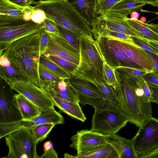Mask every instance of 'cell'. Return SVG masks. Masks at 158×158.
Instances as JSON below:
<instances>
[{
    "label": "cell",
    "instance_id": "cell-9",
    "mask_svg": "<svg viewBox=\"0 0 158 158\" xmlns=\"http://www.w3.org/2000/svg\"><path fill=\"white\" fill-rule=\"evenodd\" d=\"M64 123V117L54 107L42 110L39 115L29 120L21 119L8 123H0V139L15 131L41 124L52 123L56 125Z\"/></svg>",
    "mask_w": 158,
    "mask_h": 158
},
{
    "label": "cell",
    "instance_id": "cell-39",
    "mask_svg": "<svg viewBox=\"0 0 158 158\" xmlns=\"http://www.w3.org/2000/svg\"><path fill=\"white\" fill-rule=\"evenodd\" d=\"M134 43L138 46L144 50L158 56V49L141 39L132 37Z\"/></svg>",
    "mask_w": 158,
    "mask_h": 158
},
{
    "label": "cell",
    "instance_id": "cell-6",
    "mask_svg": "<svg viewBox=\"0 0 158 158\" xmlns=\"http://www.w3.org/2000/svg\"><path fill=\"white\" fill-rule=\"evenodd\" d=\"M9 149L5 158H39L36 151L38 143L33 137L31 128L13 132L4 137Z\"/></svg>",
    "mask_w": 158,
    "mask_h": 158
},
{
    "label": "cell",
    "instance_id": "cell-15",
    "mask_svg": "<svg viewBox=\"0 0 158 158\" xmlns=\"http://www.w3.org/2000/svg\"><path fill=\"white\" fill-rule=\"evenodd\" d=\"M48 33L49 38L46 50L43 54L57 56L77 66L80 58V53L64 38L61 34Z\"/></svg>",
    "mask_w": 158,
    "mask_h": 158
},
{
    "label": "cell",
    "instance_id": "cell-8",
    "mask_svg": "<svg viewBox=\"0 0 158 158\" xmlns=\"http://www.w3.org/2000/svg\"><path fill=\"white\" fill-rule=\"evenodd\" d=\"M132 139L138 158L158 148V119L152 116L146 120Z\"/></svg>",
    "mask_w": 158,
    "mask_h": 158
},
{
    "label": "cell",
    "instance_id": "cell-40",
    "mask_svg": "<svg viewBox=\"0 0 158 158\" xmlns=\"http://www.w3.org/2000/svg\"><path fill=\"white\" fill-rule=\"evenodd\" d=\"M42 23L44 31L52 34L60 33L57 24L52 20L46 18Z\"/></svg>",
    "mask_w": 158,
    "mask_h": 158
},
{
    "label": "cell",
    "instance_id": "cell-50",
    "mask_svg": "<svg viewBox=\"0 0 158 158\" xmlns=\"http://www.w3.org/2000/svg\"><path fill=\"white\" fill-rule=\"evenodd\" d=\"M158 158V148L146 154L143 158Z\"/></svg>",
    "mask_w": 158,
    "mask_h": 158
},
{
    "label": "cell",
    "instance_id": "cell-13",
    "mask_svg": "<svg viewBox=\"0 0 158 158\" xmlns=\"http://www.w3.org/2000/svg\"><path fill=\"white\" fill-rule=\"evenodd\" d=\"M65 80L76 90L78 95L79 103L82 105H89L95 109L105 107L103 96L93 83L72 76Z\"/></svg>",
    "mask_w": 158,
    "mask_h": 158
},
{
    "label": "cell",
    "instance_id": "cell-26",
    "mask_svg": "<svg viewBox=\"0 0 158 158\" xmlns=\"http://www.w3.org/2000/svg\"><path fill=\"white\" fill-rule=\"evenodd\" d=\"M76 158H119L113 147L108 143L92 151L75 156Z\"/></svg>",
    "mask_w": 158,
    "mask_h": 158
},
{
    "label": "cell",
    "instance_id": "cell-47",
    "mask_svg": "<svg viewBox=\"0 0 158 158\" xmlns=\"http://www.w3.org/2000/svg\"><path fill=\"white\" fill-rule=\"evenodd\" d=\"M19 6L26 7H32L35 1L33 0H9Z\"/></svg>",
    "mask_w": 158,
    "mask_h": 158
},
{
    "label": "cell",
    "instance_id": "cell-4",
    "mask_svg": "<svg viewBox=\"0 0 158 158\" xmlns=\"http://www.w3.org/2000/svg\"><path fill=\"white\" fill-rule=\"evenodd\" d=\"M79 62L71 76L88 81L95 86L104 81L102 79L103 61L98 51L95 41L80 37Z\"/></svg>",
    "mask_w": 158,
    "mask_h": 158
},
{
    "label": "cell",
    "instance_id": "cell-29",
    "mask_svg": "<svg viewBox=\"0 0 158 158\" xmlns=\"http://www.w3.org/2000/svg\"><path fill=\"white\" fill-rule=\"evenodd\" d=\"M127 20L132 27L142 35L143 39L158 41V34L144 25L143 22L128 18Z\"/></svg>",
    "mask_w": 158,
    "mask_h": 158
},
{
    "label": "cell",
    "instance_id": "cell-51",
    "mask_svg": "<svg viewBox=\"0 0 158 158\" xmlns=\"http://www.w3.org/2000/svg\"><path fill=\"white\" fill-rule=\"evenodd\" d=\"M146 4H149L152 6H158V0H137Z\"/></svg>",
    "mask_w": 158,
    "mask_h": 158
},
{
    "label": "cell",
    "instance_id": "cell-2",
    "mask_svg": "<svg viewBox=\"0 0 158 158\" xmlns=\"http://www.w3.org/2000/svg\"><path fill=\"white\" fill-rule=\"evenodd\" d=\"M40 42V33L29 35L13 42L0 52V55L7 56L27 79L41 88L43 81L39 73Z\"/></svg>",
    "mask_w": 158,
    "mask_h": 158
},
{
    "label": "cell",
    "instance_id": "cell-37",
    "mask_svg": "<svg viewBox=\"0 0 158 158\" xmlns=\"http://www.w3.org/2000/svg\"><path fill=\"white\" fill-rule=\"evenodd\" d=\"M122 0H98L96 14L100 15L109 10L115 4Z\"/></svg>",
    "mask_w": 158,
    "mask_h": 158
},
{
    "label": "cell",
    "instance_id": "cell-10",
    "mask_svg": "<svg viewBox=\"0 0 158 158\" xmlns=\"http://www.w3.org/2000/svg\"><path fill=\"white\" fill-rule=\"evenodd\" d=\"M125 17L110 10L97 15L91 25V30L101 29L123 32L132 37L143 39V36L128 23Z\"/></svg>",
    "mask_w": 158,
    "mask_h": 158
},
{
    "label": "cell",
    "instance_id": "cell-41",
    "mask_svg": "<svg viewBox=\"0 0 158 158\" xmlns=\"http://www.w3.org/2000/svg\"><path fill=\"white\" fill-rule=\"evenodd\" d=\"M46 18L44 12L39 9H35L31 16V20L39 24L42 23Z\"/></svg>",
    "mask_w": 158,
    "mask_h": 158
},
{
    "label": "cell",
    "instance_id": "cell-44",
    "mask_svg": "<svg viewBox=\"0 0 158 158\" xmlns=\"http://www.w3.org/2000/svg\"><path fill=\"white\" fill-rule=\"evenodd\" d=\"M145 51L148 58L153 66L154 71L158 73V56L148 51Z\"/></svg>",
    "mask_w": 158,
    "mask_h": 158
},
{
    "label": "cell",
    "instance_id": "cell-3",
    "mask_svg": "<svg viewBox=\"0 0 158 158\" xmlns=\"http://www.w3.org/2000/svg\"><path fill=\"white\" fill-rule=\"evenodd\" d=\"M35 9L45 13L47 18L70 31L79 37L95 41L91 26L68 1L40 0L35 1Z\"/></svg>",
    "mask_w": 158,
    "mask_h": 158
},
{
    "label": "cell",
    "instance_id": "cell-19",
    "mask_svg": "<svg viewBox=\"0 0 158 158\" xmlns=\"http://www.w3.org/2000/svg\"><path fill=\"white\" fill-rule=\"evenodd\" d=\"M107 143L115 150L119 158H138L133 139H127L116 134L105 135Z\"/></svg>",
    "mask_w": 158,
    "mask_h": 158
},
{
    "label": "cell",
    "instance_id": "cell-12",
    "mask_svg": "<svg viewBox=\"0 0 158 158\" xmlns=\"http://www.w3.org/2000/svg\"><path fill=\"white\" fill-rule=\"evenodd\" d=\"M95 42L103 61L106 62L112 67L115 68L123 66L143 68L118 49L109 40L100 38L95 40Z\"/></svg>",
    "mask_w": 158,
    "mask_h": 158
},
{
    "label": "cell",
    "instance_id": "cell-49",
    "mask_svg": "<svg viewBox=\"0 0 158 158\" xmlns=\"http://www.w3.org/2000/svg\"><path fill=\"white\" fill-rule=\"evenodd\" d=\"M143 23L146 26L158 34V24L153 23L148 24L143 22Z\"/></svg>",
    "mask_w": 158,
    "mask_h": 158
},
{
    "label": "cell",
    "instance_id": "cell-31",
    "mask_svg": "<svg viewBox=\"0 0 158 158\" xmlns=\"http://www.w3.org/2000/svg\"><path fill=\"white\" fill-rule=\"evenodd\" d=\"M40 64L44 65L64 80L70 78L71 75L44 54L40 57Z\"/></svg>",
    "mask_w": 158,
    "mask_h": 158
},
{
    "label": "cell",
    "instance_id": "cell-18",
    "mask_svg": "<svg viewBox=\"0 0 158 158\" xmlns=\"http://www.w3.org/2000/svg\"><path fill=\"white\" fill-rule=\"evenodd\" d=\"M118 49L143 68L154 71L153 66L148 58L144 50L122 42L109 40Z\"/></svg>",
    "mask_w": 158,
    "mask_h": 158
},
{
    "label": "cell",
    "instance_id": "cell-27",
    "mask_svg": "<svg viewBox=\"0 0 158 158\" xmlns=\"http://www.w3.org/2000/svg\"><path fill=\"white\" fill-rule=\"evenodd\" d=\"M96 86L104 98L105 107H111L116 108L118 102L115 89L104 81L100 83Z\"/></svg>",
    "mask_w": 158,
    "mask_h": 158
},
{
    "label": "cell",
    "instance_id": "cell-55",
    "mask_svg": "<svg viewBox=\"0 0 158 158\" xmlns=\"http://www.w3.org/2000/svg\"><path fill=\"white\" fill-rule=\"evenodd\" d=\"M154 13H155V14H156L157 15H158V12H154Z\"/></svg>",
    "mask_w": 158,
    "mask_h": 158
},
{
    "label": "cell",
    "instance_id": "cell-52",
    "mask_svg": "<svg viewBox=\"0 0 158 158\" xmlns=\"http://www.w3.org/2000/svg\"><path fill=\"white\" fill-rule=\"evenodd\" d=\"M151 45L152 46L156 47L158 49V41L142 39Z\"/></svg>",
    "mask_w": 158,
    "mask_h": 158
},
{
    "label": "cell",
    "instance_id": "cell-25",
    "mask_svg": "<svg viewBox=\"0 0 158 158\" xmlns=\"http://www.w3.org/2000/svg\"><path fill=\"white\" fill-rule=\"evenodd\" d=\"M35 9L34 6L31 8L24 7L9 0H0V15L24 16L28 12Z\"/></svg>",
    "mask_w": 158,
    "mask_h": 158
},
{
    "label": "cell",
    "instance_id": "cell-14",
    "mask_svg": "<svg viewBox=\"0 0 158 158\" xmlns=\"http://www.w3.org/2000/svg\"><path fill=\"white\" fill-rule=\"evenodd\" d=\"M10 85L0 79V123L15 122L22 119L21 114L14 99L15 94Z\"/></svg>",
    "mask_w": 158,
    "mask_h": 158
},
{
    "label": "cell",
    "instance_id": "cell-34",
    "mask_svg": "<svg viewBox=\"0 0 158 158\" xmlns=\"http://www.w3.org/2000/svg\"><path fill=\"white\" fill-rule=\"evenodd\" d=\"M57 26L60 33L65 40L79 52L80 37L67 29L58 25H57Z\"/></svg>",
    "mask_w": 158,
    "mask_h": 158
},
{
    "label": "cell",
    "instance_id": "cell-28",
    "mask_svg": "<svg viewBox=\"0 0 158 158\" xmlns=\"http://www.w3.org/2000/svg\"><path fill=\"white\" fill-rule=\"evenodd\" d=\"M0 76L1 78L10 85L14 81L28 80L12 64L10 66L7 67L0 66Z\"/></svg>",
    "mask_w": 158,
    "mask_h": 158
},
{
    "label": "cell",
    "instance_id": "cell-16",
    "mask_svg": "<svg viewBox=\"0 0 158 158\" xmlns=\"http://www.w3.org/2000/svg\"><path fill=\"white\" fill-rule=\"evenodd\" d=\"M70 139L72 143L69 146L76 151V155L92 151L108 143L105 135L91 130L77 131Z\"/></svg>",
    "mask_w": 158,
    "mask_h": 158
},
{
    "label": "cell",
    "instance_id": "cell-24",
    "mask_svg": "<svg viewBox=\"0 0 158 158\" xmlns=\"http://www.w3.org/2000/svg\"><path fill=\"white\" fill-rule=\"evenodd\" d=\"M146 4L137 0H122L115 4L109 10L127 17L132 12L141 10Z\"/></svg>",
    "mask_w": 158,
    "mask_h": 158
},
{
    "label": "cell",
    "instance_id": "cell-53",
    "mask_svg": "<svg viewBox=\"0 0 158 158\" xmlns=\"http://www.w3.org/2000/svg\"><path fill=\"white\" fill-rule=\"evenodd\" d=\"M139 14L137 11H134L131 14L130 18L134 19H138Z\"/></svg>",
    "mask_w": 158,
    "mask_h": 158
},
{
    "label": "cell",
    "instance_id": "cell-1",
    "mask_svg": "<svg viewBox=\"0 0 158 158\" xmlns=\"http://www.w3.org/2000/svg\"><path fill=\"white\" fill-rule=\"evenodd\" d=\"M116 74L118 80L115 89L118 102L116 109L128 122L139 127L152 116L151 102L138 81H132L116 70Z\"/></svg>",
    "mask_w": 158,
    "mask_h": 158
},
{
    "label": "cell",
    "instance_id": "cell-56",
    "mask_svg": "<svg viewBox=\"0 0 158 158\" xmlns=\"http://www.w3.org/2000/svg\"><path fill=\"white\" fill-rule=\"evenodd\" d=\"M157 104H158V103H157Z\"/></svg>",
    "mask_w": 158,
    "mask_h": 158
},
{
    "label": "cell",
    "instance_id": "cell-30",
    "mask_svg": "<svg viewBox=\"0 0 158 158\" xmlns=\"http://www.w3.org/2000/svg\"><path fill=\"white\" fill-rule=\"evenodd\" d=\"M118 72L132 81H137L146 74L153 71L143 68L137 69L123 66L114 68Z\"/></svg>",
    "mask_w": 158,
    "mask_h": 158
},
{
    "label": "cell",
    "instance_id": "cell-11",
    "mask_svg": "<svg viewBox=\"0 0 158 158\" xmlns=\"http://www.w3.org/2000/svg\"><path fill=\"white\" fill-rule=\"evenodd\" d=\"M10 85L13 90L32 102L42 110L54 107L53 100L41 88L29 80L12 82Z\"/></svg>",
    "mask_w": 158,
    "mask_h": 158
},
{
    "label": "cell",
    "instance_id": "cell-42",
    "mask_svg": "<svg viewBox=\"0 0 158 158\" xmlns=\"http://www.w3.org/2000/svg\"><path fill=\"white\" fill-rule=\"evenodd\" d=\"M49 38L48 33L45 31L40 33V51L41 56L45 52Z\"/></svg>",
    "mask_w": 158,
    "mask_h": 158
},
{
    "label": "cell",
    "instance_id": "cell-20",
    "mask_svg": "<svg viewBox=\"0 0 158 158\" xmlns=\"http://www.w3.org/2000/svg\"><path fill=\"white\" fill-rule=\"evenodd\" d=\"M15 103L18 107L23 120L32 119L41 114L42 109L22 95L15 94Z\"/></svg>",
    "mask_w": 158,
    "mask_h": 158
},
{
    "label": "cell",
    "instance_id": "cell-17",
    "mask_svg": "<svg viewBox=\"0 0 158 158\" xmlns=\"http://www.w3.org/2000/svg\"><path fill=\"white\" fill-rule=\"evenodd\" d=\"M41 88L50 96H56L68 101L79 103L77 92L65 80L59 82L43 80Z\"/></svg>",
    "mask_w": 158,
    "mask_h": 158
},
{
    "label": "cell",
    "instance_id": "cell-21",
    "mask_svg": "<svg viewBox=\"0 0 158 158\" xmlns=\"http://www.w3.org/2000/svg\"><path fill=\"white\" fill-rule=\"evenodd\" d=\"M54 102V106L57 107L60 111L70 116L71 118L85 122L86 118L79 103L65 100L56 96H50Z\"/></svg>",
    "mask_w": 158,
    "mask_h": 158
},
{
    "label": "cell",
    "instance_id": "cell-48",
    "mask_svg": "<svg viewBox=\"0 0 158 158\" xmlns=\"http://www.w3.org/2000/svg\"><path fill=\"white\" fill-rule=\"evenodd\" d=\"M11 62L8 58L4 55L0 56V66L2 67H8L11 64Z\"/></svg>",
    "mask_w": 158,
    "mask_h": 158
},
{
    "label": "cell",
    "instance_id": "cell-32",
    "mask_svg": "<svg viewBox=\"0 0 158 158\" xmlns=\"http://www.w3.org/2000/svg\"><path fill=\"white\" fill-rule=\"evenodd\" d=\"M102 77L103 81L115 90L118 83L116 69L106 61L103 63Z\"/></svg>",
    "mask_w": 158,
    "mask_h": 158
},
{
    "label": "cell",
    "instance_id": "cell-23",
    "mask_svg": "<svg viewBox=\"0 0 158 158\" xmlns=\"http://www.w3.org/2000/svg\"><path fill=\"white\" fill-rule=\"evenodd\" d=\"M92 31L95 40L103 38L137 46L134 42L132 36L123 32L101 29L92 30Z\"/></svg>",
    "mask_w": 158,
    "mask_h": 158
},
{
    "label": "cell",
    "instance_id": "cell-7",
    "mask_svg": "<svg viewBox=\"0 0 158 158\" xmlns=\"http://www.w3.org/2000/svg\"><path fill=\"white\" fill-rule=\"evenodd\" d=\"M128 122L127 118L116 108H98L95 109L90 130L104 135L116 134Z\"/></svg>",
    "mask_w": 158,
    "mask_h": 158
},
{
    "label": "cell",
    "instance_id": "cell-45",
    "mask_svg": "<svg viewBox=\"0 0 158 158\" xmlns=\"http://www.w3.org/2000/svg\"><path fill=\"white\" fill-rule=\"evenodd\" d=\"M138 82L142 88L146 97L150 102L151 93L148 83L143 78L140 79Z\"/></svg>",
    "mask_w": 158,
    "mask_h": 158
},
{
    "label": "cell",
    "instance_id": "cell-54",
    "mask_svg": "<svg viewBox=\"0 0 158 158\" xmlns=\"http://www.w3.org/2000/svg\"><path fill=\"white\" fill-rule=\"evenodd\" d=\"M61 0V1H68V0Z\"/></svg>",
    "mask_w": 158,
    "mask_h": 158
},
{
    "label": "cell",
    "instance_id": "cell-43",
    "mask_svg": "<svg viewBox=\"0 0 158 158\" xmlns=\"http://www.w3.org/2000/svg\"><path fill=\"white\" fill-rule=\"evenodd\" d=\"M143 78L148 83L158 86V73L152 71L145 75Z\"/></svg>",
    "mask_w": 158,
    "mask_h": 158
},
{
    "label": "cell",
    "instance_id": "cell-35",
    "mask_svg": "<svg viewBox=\"0 0 158 158\" xmlns=\"http://www.w3.org/2000/svg\"><path fill=\"white\" fill-rule=\"evenodd\" d=\"M39 73L42 81L43 80L52 81L57 82L64 80L44 65L40 64Z\"/></svg>",
    "mask_w": 158,
    "mask_h": 158
},
{
    "label": "cell",
    "instance_id": "cell-46",
    "mask_svg": "<svg viewBox=\"0 0 158 158\" xmlns=\"http://www.w3.org/2000/svg\"><path fill=\"white\" fill-rule=\"evenodd\" d=\"M151 93L150 102L158 103V86L148 83Z\"/></svg>",
    "mask_w": 158,
    "mask_h": 158
},
{
    "label": "cell",
    "instance_id": "cell-33",
    "mask_svg": "<svg viewBox=\"0 0 158 158\" xmlns=\"http://www.w3.org/2000/svg\"><path fill=\"white\" fill-rule=\"evenodd\" d=\"M55 125L52 123H45L31 128L35 141L38 143L45 139Z\"/></svg>",
    "mask_w": 158,
    "mask_h": 158
},
{
    "label": "cell",
    "instance_id": "cell-38",
    "mask_svg": "<svg viewBox=\"0 0 158 158\" xmlns=\"http://www.w3.org/2000/svg\"><path fill=\"white\" fill-rule=\"evenodd\" d=\"M44 153L39 158H58V154L54 149L51 141L45 142L44 144Z\"/></svg>",
    "mask_w": 158,
    "mask_h": 158
},
{
    "label": "cell",
    "instance_id": "cell-5",
    "mask_svg": "<svg viewBox=\"0 0 158 158\" xmlns=\"http://www.w3.org/2000/svg\"><path fill=\"white\" fill-rule=\"evenodd\" d=\"M43 31L42 23L26 20L23 16L0 15V52L19 39Z\"/></svg>",
    "mask_w": 158,
    "mask_h": 158
},
{
    "label": "cell",
    "instance_id": "cell-22",
    "mask_svg": "<svg viewBox=\"0 0 158 158\" xmlns=\"http://www.w3.org/2000/svg\"><path fill=\"white\" fill-rule=\"evenodd\" d=\"M98 0H68L91 26L96 14Z\"/></svg>",
    "mask_w": 158,
    "mask_h": 158
},
{
    "label": "cell",
    "instance_id": "cell-36",
    "mask_svg": "<svg viewBox=\"0 0 158 158\" xmlns=\"http://www.w3.org/2000/svg\"><path fill=\"white\" fill-rule=\"evenodd\" d=\"M47 57L68 72L71 75L77 66L74 64L57 56L50 55Z\"/></svg>",
    "mask_w": 158,
    "mask_h": 158
}]
</instances>
